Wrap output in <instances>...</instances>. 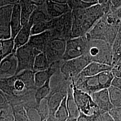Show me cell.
<instances>
[{
	"mask_svg": "<svg viewBox=\"0 0 121 121\" xmlns=\"http://www.w3.org/2000/svg\"><path fill=\"white\" fill-rule=\"evenodd\" d=\"M114 76L111 71H105L94 76L73 79L76 87L90 95L97 91L108 89Z\"/></svg>",
	"mask_w": 121,
	"mask_h": 121,
	"instance_id": "1",
	"label": "cell"
},
{
	"mask_svg": "<svg viewBox=\"0 0 121 121\" xmlns=\"http://www.w3.org/2000/svg\"><path fill=\"white\" fill-rule=\"evenodd\" d=\"M71 79L73 98L80 112L88 115H97L100 113L99 108L93 101L91 95L77 88L73 78Z\"/></svg>",
	"mask_w": 121,
	"mask_h": 121,
	"instance_id": "2",
	"label": "cell"
},
{
	"mask_svg": "<svg viewBox=\"0 0 121 121\" xmlns=\"http://www.w3.org/2000/svg\"><path fill=\"white\" fill-rule=\"evenodd\" d=\"M40 52L28 43L17 48L15 52L17 60V70L15 75L26 70L33 71L35 58Z\"/></svg>",
	"mask_w": 121,
	"mask_h": 121,
	"instance_id": "3",
	"label": "cell"
},
{
	"mask_svg": "<svg viewBox=\"0 0 121 121\" xmlns=\"http://www.w3.org/2000/svg\"><path fill=\"white\" fill-rule=\"evenodd\" d=\"M65 61L60 67V72L65 78L71 79L76 78L86 65L91 62L84 55Z\"/></svg>",
	"mask_w": 121,
	"mask_h": 121,
	"instance_id": "4",
	"label": "cell"
},
{
	"mask_svg": "<svg viewBox=\"0 0 121 121\" xmlns=\"http://www.w3.org/2000/svg\"><path fill=\"white\" fill-rule=\"evenodd\" d=\"M66 40L63 38H54L46 45L43 52L45 53L50 65L62 59L66 47Z\"/></svg>",
	"mask_w": 121,
	"mask_h": 121,
	"instance_id": "5",
	"label": "cell"
},
{
	"mask_svg": "<svg viewBox=\"0 0 121 121\" xmlns=\"http://www.w3.org/2000/svg\"><path fill=\"white\" fill-rule=\"evenodd\" d=\"M90 62H95L112 66L113 57L111 51L105 44H100V47L95 45L89 48L88 54H84Z\"/></svg>",
	"mask_w": 121,
	"mask_h": 121,
	"instance_id": "6",
	"label": "cell"
},
{
	"mask_svg": "<svg viewBox=\"0 0 121 121\" xmlns=\"http://www.w3.org/2000/svg\"><path fill=\"white\" fill-rule=\"evenodd\" d=\"M86 48L85 41L80 37L66 41L65 53L62 60L67 61L78 58L84 54Z\"/></svg>",
	"mask_w": 121,
	"mask_h": 121,
	"instance_id": "7",
	"label": "cell"
},
{
	"mask_svg": "<svg viewBox=\"0 0 121 121\" xmlns=\"http://www.w3.org/2000/svg\"><path fill=\"white\" fill-rule=\"evenodd\" d=\"M13 5L0 7V40L11 38L10 19Z\"/></svg>",
	"mask_w": 121,
	"mask_h": 121,
	"instance_id": "8",
	"label": "cell"
},
{
	"mask_svg": "<svg viewBox=\"0 0 121 121\" xmlns=\"http://www.w3.org/2000/svg\"><path fill=\"white\" fill-rule=\"evenodd\" d=\"M17 60L15 52H13L0 61V78L15 75L17 70Z\"/></svg>",
	"mask_w": 121,
	"mask_h": 121,
	"instance_id": "9",
	"label": "cell"
},
{
	"mask_svg": "<svg viewBox=\"0 0 121 121\" xmlns=\"http://www.w3.org/2000/svg\"><path fill=\"white\" fill-rule=\"evenodd\" d=\"M91 98L99 109L100 113L109 112L114 108L111 102L108 89H104L91 95Z\"/></svg>",
	"mask_w": 121,
	"mask_h": 121,
	"instance_id": "10",
	"label": "cell"
},
{
	"mask_svg": "<svg viewBox=\"0 0 121 121\" xmlns=\"http://www.w3.org/2000/svg\"><path fill=\"white\" fill-rule=\"evenodd\" d=\"M55 30H48L41 34L31 35L28 43L40 52H43L47 44L54 38Z\"/></svg>",
	"mask_w": 121,
	"mask_h": 121,
	"instance_id": "11",
	"label": "cell"
},
{
	"mask_svg": "<svg viewBox=\"0 0 121 121\" xmlns=\"http://www.w3.org/2000/svg\"><path fill=\"white\" fill-rule=\"evenodd\" d=\"M112 68V66L95 62H91L86 65L76 78L73 79H76L78 78L94 76L102 72L111 71Z\"/></svg>",
	"mask_w": 121,
	"mask_h": 121,
	"instance_id": "12",
	"label": "cell"
},
{
	"mask_svg": "<svg viewBox=\"0 0 121 121\" xmlns=\"http://www.w3.org/2000/svg\"><path fill=\"white\" fill-rule=\"evenodd\" d=\"M45 3L48 15L52 18L59 17L71 11L67 4L58 3L51 0H46Z\"/></svg>",
	"mask_w": 121,
	"mask_h": 121,
	"instance_id": "13",
	"label": "cell"
},
{
	"mask_svg": "<svg viewBox=\"0 0 121 121\" xmlns=\"http://www.w3.org/2000/svg\"><path fill=\"white\" fill-rule=\"evenodd\" d=\"M22 26L20 5L18 3H17L13 5L10 19L11 38L14 39Z\"/></svg>",
	"mask_w": 121,
	"mask_h": 121,
	"instance_id": "14",
	"label": "cell"
},
{
	"mask_svg": "<svg viewBox=\"0 0 121 121\" xmlns=\"http://www.w3.org/2000/svg\"><path fill=\"white\" fill-rule=\"evenodd\" d=\"M21 9V20L22 26L27 24L31 14L37 6L31 0H21L19 3Z\"/></svg>",
	"mask_w": 121,
	"mask_h": 121,
	"instance_id": "15",
	"label": "cell"
},
{
	"mask_svg": "<svg viewBox=\"0 0 121 121\" xmlns=\"http://www.w3.org/2000/svg\"><path fill=\"white\" fill-rule=\"evenodd\" d=\"M31 26L28 23L22 26L21 29L14 39V46L13 52H16L17 48L28 43L31 36Z\"/></svg>",
	"mask_w": 121,
	"mask_h": 121,
	"instance_id": "16",
	"label": "cell"
},
{
	"mask_svg": "<svg viewBox=\"0 0 121 121\" xmlns=\"http://www.w3.org/2000/svg\"><path fill=\"white\" fill-rule=\"evenodd\" d=\"M66 94L60 92H56L51 95H48L46 99L47 100L48 108L49 111V117L54 118L56 110L59 107L62 100Z\"/></svg>",
	"mask_w": 121,
	"mask_h": 121,
	"instance_id": "17",
	"label": "cell"
},
{
	"mask_svg": "<svg viewBox=\"0 0 121 121\" xmlns=\"http://www.w3.org/2000/svg\"><path fill=\"white\" fill-rule=\"evenodd\" d=\"M57 17L49 20L39 22L32 26L30 30L31 35H37L48 30H55L56 29Z\"/></svg>",
	"mask_w": 121,
	"mask_h": 121,
	"instance_id": "18",
	"label": "cell"
},
{
	"mask_svg": "<svg viewBox=\"0 0 121 121\" xmlns=\"http://www.w3.org/2000/svg\"><path fill=\"white\" fill-rule=\"evenodd\" d=\"M66 104L69 113V118L77 119L80 113V111L73 98L72 86L68 88L66 94Z\"/></svg>",
	"mask_w": 121,
	"mask_h": 121,
	"instance_id": "19",
	"label": "cell"
},
{
	"mask_svg": "<svg viewBox=\"0 0 121 121\" xmlns=\"http://www.w3.org/2000/svg\"><path fill=\"white\" fill-rule=\"evenodd\" d=\"M52 65L48 69L35 72L34 82L35 90L39 87L43 86L48 80L51 78L55 73V69L52 68Z\"/></svg>",
	"mask_w": 121,
	"mask_h": 121,
	"instance_id": "20",
	"label": "cell"
},
{
	"mask_svg": "<svg viewBox=\"0 0 121 121\" xmlns=\"http://www.w3.org/2000/svg\"><path fill=\"white\" fill-rule=\"evenodd\" d=\"M51 78L49 79L43 86L39 87L36 89L35 98V104H39L42 100L47 98L49 95L51 91Z\"/></svg>",
	"mask_w": 121,
	"mask_h": 121,
	"instance_id": "21",
	"label": "cell"
},
{
	"mask_svg": "<svg viewBox=\"0 0 121 121\" xmlns=\"http://www.w3.org/2000/svg\"><path fill=\"white\" fill-rule=\"evenodd\" d=\"M50 66L45 53L41 52L35 58L33 71L36 72L48 69Z\"/></svg>",
	"mask_w": 121,
	"mask_h": 121,
	"instance_id": "22",
	"label": "cell"
},
{
	"mask_svg": "<svg viewBox=\"0 0 121 121\" xmlns=\"http://www.w3.org/2000/svg\"><path fill=\"white\" fill-rule=\"evenodd\" d=\"M14 46V39L12 38L0 40V61L6 56L13 52Z\"/></svg>",
	"mask_w": 121,
	"mask_h": 121,
	"instance_id": "23",
	"label": "cell"
},
{
	"mask_svg": "<svg viewBox=\"0 0 121 121\" xmlns=\"http://www.w3.org/2000/svg\"><path fill=\"white\" fill-rule=\"evenodd\" d=\"M63 30L62 34L65 37H69L71 39L72 28L73 25L72 13L71 11L65 13L62 15Z\"/></svg>",
	"mask_w": 121,
	"mask_h": 121,
	"instance_id": "24",
	"label": "cell"
},
{
	"mask_svg": "<svg viewBox=\"0 0 121 121\" xmlns=\"http://www.w3.org/2000/svg\"><path fill=\"white\" fill-rule=\"evenodd\" d=\"M13 111V121H29L24 106L9 104Z\"/></svg>",
	"mask_w": 121,
	"mask_h": 121,
	"instance_id": "25",
	"label": "cell"
},
{
	"mask_svg": "<svg viewBox=\"0 0 121 121\" xmlns=\"http://www.w3.org/2000/svg\"><path fill=\"white\" fill-rule=\"evenodd\" d=\"M66 95L62 100L61 104L54 115L55 121H66L69 118V113L66 104Z\"/></svg>",
	"mask_w": 121,
	"mask_h": 121,
	"instance_id": "26",
	"label": "cell"
},
{
	"mask_svg": "<svg viewBox=\"0 0 121 121\" xmlns=\"http://www.w3.org/2000/svg\"><path fill=\"white\" fill-rule=\"evenodd\" d=\"M50 19H51L48 18L46 14H45L43 10L37 8L31 14L28 23L32 27V26L35 24L48 21Z\"/></svg>",
	"mask_w": 121,
	"mask_h": 121,
	"instance_id": "27",
	"label": "cell"
},
{
	"mask_svg": "<svg viewBox=\"0 0 121 121\" xmlns=\"http://www.w3.org/2000/svg\"><path fill=\"white\" fill-rule=\"evenodd\" d=\"M111 102L114 107H121V90L111 86L108 89Z\"/></svg>",
	"mask_w": 121,
	"mask_h": 121,
	"instance_id": "28",
	"label": "cell"
},
{
	"mask_svg": "<svg viewBox=\"0 0 121 121\" xmlns=\"http://www.w3.org/2000/svg\"><path fill=\"white\" fill-rule=\"evenodd\" d=\"M95 3L86 2L82 0H67V4L71 10L86 9L95 4Z\"/></svg>",
	"mask_w": 121,
	"mask_h": 121,
	"instance_id": "29",
	"label": "cell"
},
{
	"mask_svg": "<svg viewBox=\"0 0 121 121\" xmlns=\"http://www.w3.org/2000/svg\"><path fill=\"white\" fill-rule=\"evenodd\" d=\"M29 121H43L39 111L35 105L24 106Z\"/></svg>",
	"mask_w": 121,
	"mask_h": 121,
	"instance_id": "30",
	"label": "cell"
},
{
	"mask_svg": "<svg viewBox=\"0 0 121 121\" xmlns=\"http://www.w3.org/2000/svg\"><path fill=\"white\" fill-rule=\"evenodd\" d=\"M36 106L41 117L42 121H47L49 117V111L47 99L46 98L42 100L39 104H36Z\"/></svg>",
	"mask_w": 121,
	"mask_h": 121,
	"instance_id": "31",
	"label": "cell"
},
{
	"mask_svg": "<svg viewBox=\"0 0 121 121\" xmlns=\"http://www.w3.org/2000/svg\"><path fill=\"white\" fill-rule=\"evenodd\" d=\"M0 121H13V111L10 104L0 111Z\"/></svg>",
	"mask_w": 121,
	"mask_h": 121,
	"instance_id": "32",
	"label": "cell"
},
{
	"mask_svg": "<svg viewBox=\"0 0 121 121\" xmlns=\"http://www.w3.org/2000/svg\"><path fill=\"white\" fill-rule=\"evenodd\" d=\"M109 113L114 121H121V107H114Z\"/></svg>",
	"mask_w": 121,
	"mask_h": 121,
	"instance_id": "33",
	"label": "cell"
},
{
	"mask_svg": "<svg viewBox=\"0 0 121 121\" xmlns=\"http://www.w3.org/2000/svg\"><path fill=\"white\" fill-rule=\"evenodd\" d=\"M95 121H114L108 112L100 113L96 116Z\"/></svg>",
	"mask_w": 121,
	"mask_h": 121,
	"instance_id": "34",
	"label": "cell"
},
{
	"mask_svg": "<svg viewBox=\"0 0 121 121\" xmlns=\"http://www.w3.org/2000/svg\"><path fill=\"white\" fill-rule=\"evenodd\" d=\"M96 115H88L80 112L77 121H95Z\"/></svg>",
	"mask_w": 121,
	"mask_h": 121,
	"instance_id": "35",
	"label": "cell"
},
{
	"mask_svg": "<svg viewBox=\"0 0 121 121\" xmlns=\"http://www.w3.org/2000/svg\"><path fill=\"white\" fill-rule=\"evenodd\" d=\"M8 100L4 94L0 90V111L9 106Z\"/></svg>",
	"mask_w": 121,
	"mask_h": 121,
	"instance_id": "36",
	"label": "cell"
},
{
	"mask_svg": "<svg viewBox=\"0 0 121 121\" xmlns=\"http://www.w3.org/2000/svg\"><path fill=\"white\" fill-rule=\"evenodd\" d=\"M115 66H112V68L111 70L114 77L121 78V63L119 64H115Z\"/></svg>",
	"mask_w": 121,
	"mask_h": 121,
	"instance_id": "37",
	"label": "cell"
},
{
	"mask_svg": "<svg viewBox=\"0 0 121 121\" xmlns=\"http://www.w3.org/2000/svg\"><path fill=\"white\" fill-rule=\"evenodd\" d=\"M121 90V78L114 77L111 83V85Z\"/></svg>",
	"mask_w": 121,
	"mask_h": 121,
	"instance_id": "38",
	"label": "cell"
},
{
	"mask_svg": "<svg viewBox=\"0 0 121 121\" xmlns=\"http://www.w3.org/2000/svg\"><path fill=\"white\" fill-rule=\"evenodd\" d=\"M31 0L37 6L38 5L43 4V3L46 1V0Z\"/></svg>",
	"mask_w": 121,
	"mask_h": 121,
	"instance_id": "39",
	"label": "cell"
},
{
	"mask_svg": "<svg viewBox=\"0 0 121 121\" xmlns=\"http://www.w3.org/2000/svg\"><path fill=\"white\" fill-rule=\"evenodd\" d=\"M52 1L61 4H67V0H51Z\"/></svg>",
	"mask_w": 121,
	"mask_h": 121,
	"instance_id": "40",
	"label": "cell"
},
{
	"mask_svg": "<svg viewBox=\"0 0 121 121\" xmlns=\"http://www.w3.org/2000/svg\"><path fill=\"white\" fill-rule=\"evenodd\" d=\"M82 0L86 2H89V3H96V0Z\"/></svg>",
	"mask_w": 121,
	"mask_h": 121,
	"instance_id": "41",
	"label": "cell"
},
{
	"mask_svg": "<svg viewBox=\"0 0 121 121\" xmlns=\"http://www.w3.org/2000/svg\"><path fill=\"white\" fill-rule=\"evenodd\" d=\"M66 121H77V119H75V118H69Z\"/></svg>",
	"mask_w": 121,
	"mask_h": 121,
	"instance_id": "42",
	"label": "cell"
},
{
	"mask_svg": "<svg viewBox=\"0 0 121 121\" xmlns=\"http://www.w3.org/2000/svg\"><path fill=\"white\" fill-rule=\"evenodd\" d=\"M47 121H55L54 120V118H48Z\"/></svg>",
	"mask_w": 121,
	"mask_h": 121,
	"instance_id": "43",
	"label": "cell"
},
{
	"mask_svg": "<svg viewBox=\"0 0 121 121\" xmlns=\"http://www.w3.org/2000/svg\"></svg>",
	"mask_w": 121,
	"mask_h": 121,
	"instance_id": "44",
	"label": "cell"
}]
</instances>
